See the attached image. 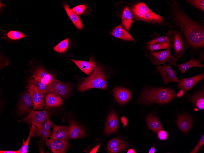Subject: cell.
<instances>
[{
    "mask_svg": "<svg viewBox=\"0 0 204 153\" xmlns=\"http://www.w3.org/2000/svg\"><path fill=\"white\" fill-rule=\"evenodd\" d=\"M69 43V38H67L58 44L53 48L56 52L60 53L64 52L67 49Z\"/></svg>",
    "mask_w": 204,
    "mask_h": 153,
    "instance_id": "32",
    "label": "cell"
},
{
    "mask_svg": "<svg viewBox=\"0 0 204 153\" xmlns=\"http://www.w3.org/2000/svg\"><path fill=\"white\" fill-rule=\"evenodd\" d=\"M70 60L74 63L80 69L88 75L92 74L96 66L94 60L92 57H90L88 61Z\"/></svg>",
    "mask_w": 204,
    "mask_h": 153,
    "instance_id": "16",
    "label": "cell"
},
{
    "mask_svg": "<svg viewBox=\"0 0 204 153\" xmlns=\"http://www.w3.org/2000/svg\"><path fill=\"white\" fill-rule=\"evenodd\" d=\"M147 49L152 52L163 49H170L173 47L170 38L169 37L167 41L164 42L155 44L151 45H148L147 46Z\"/></svg>",
    "mask_w": 204,
    "mask_h": 153,
    "instance_id": "28",
    "label": "cell"
},
{
    "mask_svg": "<svg viewBox=\"0 0 204 153\" xmlns=\"http://www.w3.org/2000/svg\"><path fill=\"white\" fill-rule=\"evenodd\" d=\"M131 12L134 18L139 20L147 22L162 23L165 18L152 11L144 2H140L134 5Z\"/></svg>",
    "mask_w": 204,
    "mask_h": 153,
    "instance_id": "4",
    "label": "cell"
},
{
    "mask_svg": "<svg viewBox=\"0 0 204 153\" xmlns=\"http://www.w3.org/2000/svg\"><path fill=\"white\" fill-rule=\"evenodd\" d=\"M121 120L124 126H126L127 125L128 121L126 117L125 116H122L121 118Z\"/></svg>",
    "mask_w": 204,
    "mask_h": 153,
    "instance_id": "42",
    "label": "cell"
},
{
    "mask_svg": "<svg viewBox=\"0 0 204 153\" xmlns=\"http://www.w3.org/2000/svg\"><path fill=\"white\" fill-rule=\"evenodd\" d=\"M114 95L117 102L121 104L129 101L131 98V92L128 90L120 87H116L113 90Z\"/></svg>",
    "mask_w": 204,
    "mask_h": 153,
    "instance_id": "17",
    "label": "cell"
},
{
    "mask_svg": "<svg viewBox=\"0 0 204 153\" xmlns=\"http://www.w3.org/2000/svg\"><path fill=\"white\" fill-rule=\"evenodd\" d=\"M45 102L46 107L47 108L59 106L62 104L63 100L60 96L49 92L46 96Z\"/></svg>",
    "mask_w": 204,
    "mask_h": 153,
    "instance_id": "21",
    "label": "cell"
},
{
    "mask_svg": "<svg viewBox=\"0 0 204 153\" xmlns=\"http://www.w3.org/2000/svg\"><path fill=\"white\" fill-rule=\"evenodd\" d=\"M33 106V103L31 95L28 91H26L22 96L19 106V111L21 114L27 112Z\"/></svg>",
    "mask_w": 204,
    "mask_h": 153,
    "instance_id": "18",
    "label": "cell"
},
{
    "mask_svg": "<svg viewBox=\"0 0 204 153\" xmlns=\"http://www.w3.org/2000/svg\"><path fill=\"white\" fill-rule=\"evenodd\" d=\"M63 6L72 22L78 30L83 28V26L79 15L75 13L69 7L66 2L63 3Z\"/></svg>",
    "mask_w": 204,
    "mask_h": 153,
    "instance_id": "20",
    "label": "cell"
},
{
    "mask_svg": "<svg viewBox=\"0 0 204 153\" xmlns=\"http://www.w3.org/2000/svg\"><path fill=\"white\" fill-rule=\"evenodd\" d=\"M167 36H160L150 41L147 43L148 45H151L166 42L168 38Z\"/></svg>",
    "mask_w": 204,
    "mask_h": 153,
    "instance_id": "36",
    "label": "cell"
},
{
    "mask_svg": "<svg viewBox=\"0 0 204 153\" xmlns=\"http://www.w3.org/2000/svg\"><path fill=\"white\" fill-rule=\"evenodd\" d=\"M191 102L197 108L201 110H204V89L197 92L191 95L189 98Z\"/></svg>",
    "mask_w": 204,
    "mask_h": 153,
    "instance_id": "22",
    "label": "cell"
},
{
    "mask_svg": "<svg viewBox=\"0 0 204 153\" xmlns=\"http://www.w3.org/2000/svg\"><path fill=\"white\" fill-rule=\"evenodd\" d=\"M127 153H135L136 151L133 149H130L128 150L127 152Z\"/></svg>",
    "mask_w": 204,
    "mask_h": 153,
    "instance_id": "47",
    "label": "cell"
},
{
    "mask_svg": "<svg viewBox=\"0 0 204 153\" xmlns=\"http://www.w3.org/2000/svg\"><path fill=\"white\" fill-rule=\"evenodd\" d=\"M155 151V149L154 147H151L150 149L149 153H154Z\"/></svg>",
    "mask_w": 204,
    "mask_h": 153,
    "instance_id": "46",
    "label": "cell"
},
{
    "mask_svg": "<svg viewBox=\"0 0 204 153\" xmlns=\"http://www.w3.org/2000/svg\"><path fill=\"white\" fill-rule=\"evenodd\" d=\"M100 146V144L96 146L90 151L89 153H96Z\"/></svg>",
    "mask_w": 204,
    "mask_h": 153,
    "instance_id": "44",
    "label": "cell"
},
{
    "mask_svg": "<svg viewBox=\"0 0 204 153\" xmlns=\"http://www.w3.org/2000/svg\"><path fill=\"white\" fill-rule=\"evenodd\" d=\"M171 49L158 52H150L152 63L156 66L166 63L170 65L176 66L178 59L175 57L171 52Z\"/></svg>",
    "mask_w": 204,
    "mask_h": 153,
    "instance_id": "6",
    "label": "cell"
},
{
    "mask_svg": "<svg viewBox=\"0 0 204 153\" xmlns=\"http://www.w3.org/2000/svg\"><path fill=\"white\" fill-rule=\"evenodd\" d=\"M28 84H32L35 86L44 93H49L50 84L46 85L39 81L32 79L29 81Z\"/></svg>",
    "mask_w": 204,
    "mask_h": 153,
    "instance_id": "31",
    "label": "cell"
},
{
    "mask_svg": "<svg viewBox=\"0 0 204 153\" xmlns=\"http://www.w3.org/2000/svg\"><path fill=\"white\" fill-rule=\"evenodd\" d=\"M119 125L116 114L112 111L109 115L107 119L104 132L106 135L111 134L116 131Z\"/></svg>",
    "mask_w": 204,
    "mask_h": 153,
    "instance_id": "13",
    "label": "cell"
},
{
    "mask_svg": "<svg viewBox=\"0 0 204 153\" xmlns=\"http://www.w3.org/2000/svg\"><path fill=\"white\" fill-rule=\"evenodd\" d=\"M148 127L154 132L157 133L163 129L162 125L157 117L153 114H149L146 118Z\"/></svg>",
    "mask_w": 204,
    "mask_h": 153,
    "instance_id": "23",
    "label": "cell"
},
{
    "mask_svg": "<svg viewBox=\"0 0 204 153\" xmlns=\"http://www.w3.org/2000/svg\"><path fill=\"white\" fill-rule=\"evenodd\" d=\"M127 148V145L124 142L117 147L115 148L111 151V153H115L124 150Z\"/></svg>",
    "mask_w": 204,
    "mask_h": 153,
    "instance_id": "40",
    "label": "cell"
},
{
    "mask_svg": "<svg viewBox=\"0 0 204 153\" xmlns=\"http://www.w3.org/2000/svg\"><path fill=\"white\" fill-rule=\"evenodd\" d=\"M158 139L161 140H166L168 137L167 132L165 130L162 129L158 132Z\"/></svg>",
    "mask_w": 204,
    "mask_h": 153,
    "instance_id": "41",
    "label": "cell"
},
{
    "mask_svg": "<svg viewBox=\"0 0 204 153\" xmlns=\"http://www.w3.org/2000/svg\"><path fill=\"white\" fill-rule=\"evenodd\" d=\"M54 124L52 122L50 119H47L45 121L42 125V129L48 131H50L51 127L54 126Z\"/></svg>",
    "mask_w": 204,
    "mask_h": 153,
    "instance_id": "39",
    "label": "cell"
},
{
    "mask_svg": "<svg viewBox=\"0 0 204 153\" xmlns=\"http://www.w3.org/2000/svg\"><path fill=\"white\" fill-rule=\"evenodd\" d=\"M177 125L183 133H187L191 128L192 124L191 118L188 115L181 114L178 115Z\"/></svg>",
    "mask_w": 204,
    "mask_h": 153,
    "instance_id": "15",
    "label": "cell"
},
{
    "mask_svg": "<svg viewBox=\"0 0 204 153\" xmlns=\"http://www.w3.org/2000/svg\"><path fill=\"white\" fill-rule=\"evenodd\" d=\"M156 69L157 71L159 73L166 85L170 82H179L176 76V71L173 70L170 64L158 66Z\"/></svg>",
    "mask_w": 204,
    "mask_h": 153,
    "instance_id": "9",
    "label": "cell"
},
{
    "mask_svg": "<svg viewBox=\"0 0 204 153\" xmlns=\"http://www.w3.org/2000/svg\"><path fill=\"white\" fill-rule=\"evenodd\" d=\"M35 128V126L33 125H32L30 127L29 135L25 141L23 139L22 146L20 149L17 151L18 153H27L28 146L31 138V137L34 136V131Z\"/></svg>",
    "mask_w": 204,
    "mask_h": 153,
    "instance_id": "30",
    "label": "cell"
},
{
    "mask_svg": "<svg viewBox=\"0 0 204 153\" xmlns=\"http://www.w3.org/2000/svg\"><path fill=\"white\" fill-rule=\"evenodd\" d=\"M204 144V134L202 136L200 140L195 147V148L190 153H197L200 148Z\"/></svg>",
    "mask_w": 204,
    "mask_h": 153,
    "instance_id": "38",
    "label": "cell"
},
{
    "mask_svg": "<svg viewBox=\"0 0 204 153\" xmlns=\"http://www.w3.org/2000/svg\"><path fill=\"white\" fill-rule=\"evenodd\" d=\"M110 34L115 37L122 40L129 41H135L134 39L121 25L116 27Z\"/></svg>",
    "mask_w": 204,
    "mask_h": 153,
    "instance_id": "19",
    "label": "cell"
},
{
    "mask_svg": "<svg viewBox=\"0 0 204 153\" xmlns=\"http://www.w3.org/2000/svg\"><path fill=\"white\" fill-rule=\"evenodd\" d=\"M46 144L54 153H64L70 146L67 141L50 138L46 140Z\"/></svg>",
    "mask_w": 204,
    "mask_h": 153,
    "instance_id": "10",
    "label": "cell"
},
{
    "mask_svg": "<svg viewBox=\"0 0 204 153\" xmlns=\"http://www.w3.org/2000/svg\"><path fill=\"white\" fill-rule=\"evenodd\" d=\"M0 153H18L17 151L0 150Z\"/></svg>",
    "mask_w": 204,
    "mask_h": 153,
    "instance_id": "45",
    "label": "cell"
},
{
    "mask_svg": "<svg viewBox=\"0 0 204 153\" xmlns=\"http://www.w3.org/2000/svg\"><path fill=\"white\" fill-rule=\"evenodd\" d=\"M27 36L20 31L11 30L7 32L3 37L12 40H17L27 37Z\"/></svg>",
    "mask_w": 204,
    "mask_h": 153,
    "instance_id": "29",
    "label": "cell"
},
{
    "mask_svg": "<svg viewBox=\"0 0 204 153\" xmlns=\"http://www.w3.org/2000/svg\"><path fill=\"white\" fill-rule=\"evenodd\" d=\"M204 78V73L190 78H184L179 80L177 87L182 89L184 93L191 89L198 82Z\"/></svg>",
    "mask_w": 204,
    "mask_h": 153,
    "instance_id": "11",
    "label": "cell"
},
{
    "mask_svg": "<svg viewBox=\"0 0 204 153\" xmlns=\"http://www.w3.org/2000/svg\"><path fill=\"white\" fill-rule=\"evenodd\" d=\"M176 97V93L172 87L151 88L142 92L139 101L146 104H164L170 102Z\"/></svg>",
    "mask_w": 204,
    "mask_h": 153,
    "instance_id": "2",
    "label": "cell"
},
{
    "mask_svg": "<svg viewBox=\"0 0 204 153\" xmlns=\"http://www.w3.org/2000/svg\"><path fill=\"white\" fill-rule=\"evenodd\" d=\"M69 91V88L66 85L56 79L50 84L49 92L64 98L67 95Z\"/></svg>",
    "mask_w": 204,
    "mask_h": 153,
    "instance_id": "14",
    "label": "cell"
},
{
    "mask_svg": "<svg viewBox=\"0 0 204 153\" xmlns=\"http://www.w3.org/2000/svg\"><path fill=\"white\" fill-rule=\"evenodd\" d=\"M69 123L70 126L71 127L69 138L76 139L83 137L86 135L84 131L81 126L73 120H70Z\"/></svg>",
    "mask_w": 204,
    "mask_h": 153,
    "instance_id": "25",
    "label": "cell"
},
{
    "mask_svg": "<svg viewBox=\"0 0 204 153\" xmlns=\"http://www.w3.org/2000/svg\"><path fill=\"white\" fill-rule=\"evenodd\" d=\"M124 142L119 138H114L108 142L107 146V151L108 152L111 153V151Z\"/></svg>",
    "mask_w": 204,
    "mask_h": 153,
    "instance_id": "33",
    "label": "cell"
},
{
    "mask_svg": "<svg viewBox=\"0 0 204 153\" xmlns=\"http://www.w3.org/2000/svg\"><path fill=\"white\" fill-rule=\"evenodd\" d=\"M51 133V131H48L44 129H40L35 127L34 131V136L37 135L41 137L44 140H48Z\"/></svg>",
    "mask_w": 204,
    "mask_h": 153,
    "instance_id": "34",
    "label": "cell"
},
{
    "mask_svg": "<svg viewBox=\"0 0 204 153\" xmlns=\"http://www.w3.org/2000/svg\"><path fill=\"white\" fill-rule=\"evenodd\" d=\"M31 77L37 81L42 78H47L51 81H53L55 79L53 75L40 67L36 69Z\"/></svg>",
    "mask_w": 204,
    "mask_h": 153,
    "instance_id": "27",
    "label": "cell"
},
{
    "mask_svg": "<svg viewBox=\"0 0 204 153\" xmlns=\"http://www.w3.org/2000/svg\"><path fill=\"white\" fill-rule=\"evenodd\" d=\"M170 38L176 56V57L180 58L184 56L185 52L189 46L184 38L181 34L177 29L173 30L169 29L166 34Z\"/></svg>",
    "mask_w": 204,
    "mask_h": 153,
    "instance_id": "5",
    "label": "cell"
},
{
    "mask_svg": "<svg viewBox=\"0 0 204 153\" xmlns=\"http://www.w3.org/2000/svg\"><path fill=\"white\" fill-rule=\"evenodd\" d=\"M27 112L28 115L22 119V121L27 123L33 125L40 129H42L43 123L49 118V114L46 111H37L34 109H31Z\"/></svg>",
    "mask_w": 204,
    "mask_h": 153,
    "instance_id": "7",
    "label": "cell"
},
{
    "mask_svg": "<svg viewBox=\"0 0 204 153\" xmlns=\"http://www.w3.org/2000/svg\"><path fill=\"white\" fill-rule=\"evenodd\" d=\"M28 91L30 93L33 103V109L42 110L45 103L43 93L37 87L32 84H28Z\"/></svg>",
    "mask_w": 204,
    "mask_h": 153,
    "instance_id": "8",
    "label": "cell"
},
{
    "mask_svg": "<svg viewBox=\"0 0 204 153\" xmlns=\"http://www.w3.org/2000/svg\"><path fill=\"white\" fill-rule=\"evenodd\" d=\"M133 22L131 12L128 6H126L122 14V24L125 29L128 32Z\"/></svg>",
    "mask_w": 204,
    "mask_h": 153,
    "instance_id": "26",
    "label": "cell"
},
{
    "mask_svg": "<svg viewBox=\"0 0 204 153\" xmlns=\"http://www.w3.org/2000/svg\"><path fill=\"white\" fill-rule=\"evenodd\" d=\"M184 91L181 89H180L179 91L176 94V96L178 97H180L183 96L184 94Z\"/></svg>",
    "mask_w": 204,
    "mask_h": 153,
    "instance_id": "43",
    "label": "cell"
},
{
    "mask_svg": "<svg viewBox=\"0 0 204 153\" xmlns=\"http://www.w3.org/2000/svg\"><path fill=\"white\" fill-rule=\"evenodd\" d=\"M86 6L82 5H78L72 9V10L76 14L79 15L82 14L85 11Z\"/></svg>",
    "mask_w": 204,
    "mask_h": 153,
    "instance_id": "37",
    "label": "cell"
},
{
    "mask_svg": "<svg viewBox=\"0 0 204 153\" xmlns=\"http://www.w3.org/2000/svg\"><path fill=\"white\" fill-rule=\"evenodd\" d=\"M170 8L173 22L180 30L188 45L195 49L203 47L204 30L203 26L188 16L180 8L176 1L171 3Z\"/></svg>",
    "mask_w": 204,
    "mask_h": 153,
    "instance_id": "1",
    "label": "cell"
},
{
    "mask_svg": "<svg viewBox=\"0 0 204 153\" xmlns=\"http://www.w3.org/2000/svg\"><path fill=\"white\" fill-rule=\"evenodd\" d=\"M71 127L64 126L54 125L53 131L50 138L67 141L69 138Z\"/></svg>",
    "mask_w": 204,
    "mask_h": 153,
    "instance_id": "12",
    "label": "cell"
},
{
    "mask_svg": "<svg viewBox=\"0 0 204 153\" xmlns=\"http://www.w3.org/2000/svg\"><path fill=\"white\" fill-rule=\"evenodd\" d=\"M107 86L106 77L101 68L96 65L89 76L85 78L79 84L78 90L80 92H84L92 88L105 90Z\"/></svg>",
    "mask_w": 204,
    "mask_h": 153,
    "instance_id": "3",
    "label": "cell"
},
{
    "mask_svg": "<svg viewBox=\"0 0 204 153\" xmlns=\"http://www.w3.org/2000/svg\"><path fill=\"white\" fill-rule=\"evenodd\" d=\"M176 66L181 71L182 74L192 67L196 66L201 68L204 67V65L201 63V61L200 59L193 58H191L189 61L187 62L179 64H176Z\"/></svg>",
    "mask_w": 204,
    "mask_h": 153,
    "instance_id": "24",
    "label": "cell"
},
{
    "mask_svg": "<svg viewBox=\"0 0 204 153\" xmlns=\"http://www.w3.org/2000/svg\"><path fill=\"white\" fill-rule=\"evenodd\" d=\"M186 2L197 9L204 12V0H188Z\"/></svg>",
    "mask_w": 204,
    "mask_h": 153,
    "instance_id": "35",
    "label": "cell"
}]
</instances>
